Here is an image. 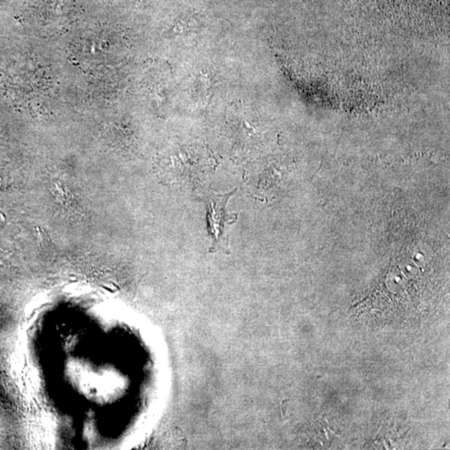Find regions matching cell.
Returning <instances> with one entry per match:
<instances>
[{"label": "cell", "mask_w": 450, "mask_h": 450, "mask_svg": "<svg viewBox=\"0 0 450 450\" xmlns=\"http://www.w3.org/2000/svg\"><path fill=\"white\" fill-rule=\"evenodd\" d=\"M234 193L235 191L225 195L211 194L204 198V202L208 206V221L211 235L213 236V246L222 242L224 223H226L225 206Z\"/></svg>", "instance_id": "cell-1"}]
</instances>
